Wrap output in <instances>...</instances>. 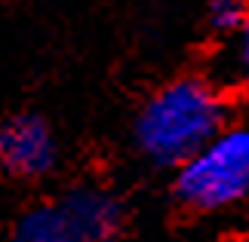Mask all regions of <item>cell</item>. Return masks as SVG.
I'll return each instance as SVG.
<instances>
[{"label":"cell","mask_w":249,"mask_h":242,"mask_svg":"<svg viewBox=\"0 0 249 242\" xmlns=\"http://www.w3.org/2000/svg\"><path fill=\"white\" fill-rule=\"evenodd\" d=\"M59 160L53 126L40 113H13L0 123V169L18 181L50 175Z\"/></svg>","instance_id":"3957f363"},{"label":"cell","mask_w":249,"mask_h":242,"mask_svg":"<svg viewBox=\"0 0 249 242\" xmlns=\"http://www.w3.org/2000/svg\"><path fill=\"white\" fill-rule=\"evenodd\" d=\"M249 190V132L246 126L222 129L185 162L176 166L172 196L191 211L237 206Z\"/></svg>","instance_id":"7a4b0ae2"},{"label":"cell","mask_w":249,"mask_h":242,"mask_svg":"<svg viewBox=\"0 0 249 242\" xmlns=\"http://www.w3.org/2000/svg\"><path fill=\"white\" fill-rule=\"evenodd\" d=\"M231 242H246V239H243V236H234V239H231Z\"/></svg>","instance_id":"52a82bcc"},{"label":"cell","mask_w":249,"mask_h":242,"mask_svg":"<svg viewBox=\"0 0 249 242\" xmlns=\"http://www.w3.org/2000/svg\"><path fill=\"white\" fill-rule=\"evenodd\" d=\"M209 25L218 34L246 31V0H213L209 3Z\"/></svg>","instance_id":"8992f818"},{"label":"cell","mask_w":249,"mask_h":242,"mask_svg":"<svg viewBox=\"0 0 249 242\" xmlns=\"http://www.w3.org/2000/svg\"><path fill=\"white\" fill-rule=\"evenodd\" d=\"M228 104L203 77L169 80L145 101L136 120V144L157 166H178L225 129Z\"/></svg>","instance_id":"6da1fadb"},{"label":"cell","mask_w":249,"mask_h":242,"mask_svg":"<svg viewBox=\"0 0 249 242\" xmlns=\"http://www.w3.org/2000/svg\"><path fill=\"white\" fill-rule=\"evenodd\" d=\"M13 242H83L68 227L55 202H37L16 221Z\"/></svg>","instance_id":"5b68a950"},{"label":"cell","mask_w":249,"mask_h":242,"mask_svg":"<svg viewBox=\"0 0 249 242\" xmlns=\"http://www.w3.org/2000/svg\"><path fill=\"white\" fill-rule=\"evenodd\" d=\"M55 206L83 242H117L123 236V202L99 184H74L55 199Z\"/></svg>","instance_id":"277c9868"}]
</instances>
